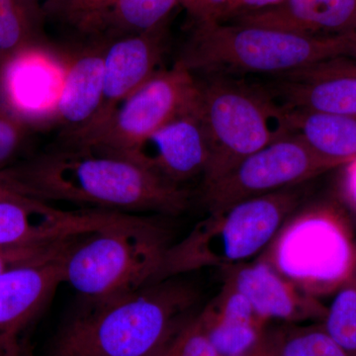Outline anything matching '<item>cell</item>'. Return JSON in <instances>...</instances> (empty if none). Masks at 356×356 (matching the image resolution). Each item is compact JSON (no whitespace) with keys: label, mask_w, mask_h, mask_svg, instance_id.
Instances as JSON below:
<instances>
[{"label":"cell","mask_w":356,"mask_h":356,"mask_svg":"<svg viewBox=\"0 0 356 356\" xmlns=\"http://www.w3.org/2000/svg\"><path fill=\"white\" fill-rule=\"evenodd\" d=\"M0 172L16 191L44 203L163 216L181 214L191 204V192L184 186L129 159L88 149L60 147Z\"/></svg>","instance_id":"6da1fadb"},{"label":"cell","mask_w":356,"mask_h":356,"mask_svg":"<svg viewBox=\"0 0 356 356\" xmlns=\"http://www.w3.org/2000/svg\"><path fill=\"white\" fill-rule=\"evenodd\" d=\"M179 276L86 299L58 332L50 356H154L200 302L197 285Z\"/></svg>","instance_id":"7a4b0ae2"},{"label":"cell","mask_w":356,"mask_h":356,"mask_svg":"<svg viewBox=\"0 0 356 356\" xmlns=\"http://www.w3.org/2000/svg\"><path fill=\"white\" fill-rule=\"evenodd\" d=\"M355 33L318 38L242 23H199L193 24L177 62L196 77L280 76L350 58Z\"/></svg>","instance_id":"3957f363"},{"label":"cell","mask_w":356,"mask_h":356,"mask_svg":"<svg viewBox=\"0 0 356 356\" xmlns=\"http://www.w3.org/2000/svg\"><path fill=\"white\" fill-rule=\"evenodd\" d=\"M305 184L208 212L181 242L170 245L154 281L204 267L238 266L261 254L283 222L301 208Z\"/></svg>","instance_id":"277c9868"},{"label":"cell","mask_w":356,"mask_h":356,"mask_svg":"<svg viewBox=\"0 0 356 356\" xmlns=\"http://www.w3.org/2000/svg\"><path fill=\"white\" fill-rule=\"evenodd\" d=\"M196 112L208 159L202 187L214 184L243 159L290 135L285 111L261 84L236 77H197Z\"/></svg>","instance_id":"5b68a950"},{"label":"cell","mask_w":356,"mask_h":356,"mask_svg":"<svg viewBox=\"0 0 356 356\" xmlns=\"http://www.w3.org/2000/svg\"><path fill=\"white\" fill-rule=\"evenodd\" d=\"M355 254L346 216L332 204H318L293 213L259 259L318 299L353 277Z\"/></svg>","instance_id":"8992f818"},{"label":"cell","mask_w":356,"mask_h":356,"mask_svg":"<svg viewBox=\"0 0 356 356\" xmlns=\"http://www.w3.org/2000/svg\"><path fill=\"white\" fill-rule=\"evenodd\" d=\"M168 241L165 229L144 218L92 234L67 257L65 282L86 299L138 289L156 280Z\"/></svg>","instance_id":"52a82bcc"},{"label":"cell","mask_w":356,"mask_h":356,"mask_svg":"<svg viewBox=\"0 0 356 356\" xmlns=\"http://www.w3.org/2000/svg\"><path fill=\"white\" fill-rule=\"evenodd\" d=\"M197 77L175 62L158 70L128 96L108 120L72 149L111 154L136 163L140 149L166 124L195 108Z\"/></svg>","instance_id":"ba28073f"},{"label":"cell","mask_w":356,"mask_h":356,"mask_svg":"<svg viewBox=\"0 0 356 356\" xmlns=\"http://www.w3.org/2000/svg\"><path fill=\"white\" fill-rule=\"evenodd\" d=\"M339 166L343 163L320 156L297 136L288 135L250 154L214 184L202 187L203 202L208 212H213L307 184Z\"/></svg>","instance_id":"9c48e42d"},{"label":"cell","mask_w":356,"mask_h":356,"mask_svg":"<svg viewBox=\"0 0 356 356\" xmlns=\"http://www.w3.org/2000/svg\"><path fill=\"white\" fill-rule=\"evenodd\" d=\"M67 64L41 44L0 65V105L30 128L55 121Z\"/></svg>","instance_id":"30bf717a"},{"label":"cell","mask_w":356,"mask_h":356,"mask_svg":"<svg viewBox=\"0 0 356 356\" xmlns=\"http://www.w3.org/2000/svg\"><path fill=\"white\" fill-rule=\"evenodd\" d=\"M282 108L356 118V60L341 57L261 84Z\"/></svg>","instance_id":"8fae6325"},{"label":"cell","mask_w":356,"mask_h":356,"mask_svg":"<svg viewBox=\"0 0 356 356\" xmlns=\"http://www.w3.org/2000/svg\"><path fill=\"white\" fill-rule=\"evenodd\" d=\"M166 26L108 40L104 55L102 102L90 127L65 147H74L102 127L117 107L158 72L165 56Z\"/></svg>","instance_id":"7c38bea8"},{"label":"cell","mask_w":356,"mask_h":356,"mask_svg":"<svg viewBox=\"0 0 356 356\" xmlns=\"http://www.w3.org/2000/svg\"><path fill=\"white\" fill-rule=\"evenodd\" d=\"M110 211H65L41 201L0 203V247L54 242L90 235L118 225Z\"/></svg>","instance_id":"4fadbf2b"},{"label":"cell","mask_w":356,"mask_h":356,"mask_svg":"<svg viewBox=\"0 0 356 356\" xmlns=\"http://www.w3.org/2000/svg\"><path fill=\"white\" fill-rule=\"evenodd\" d=\"M74 248L0 275L1 350L20 348L17 341L20 332L43 310L58 285L65 282V264Z\"/></svg>","instance_id":"5bb4252c"},{"label":"cell","mask_w":356,"mask_h":356,"mask_svg":"<svg viewBox=\"0 0 356 356\" xmlns=\"http://www.w3.org/2000/svg\"><path fill=\"white\" fill-rule=\"evenodd\" d=\"M225 280L243 294L267 323H322L327 313V307L318 298L307 294L259 257L226 268Z\"/></svg>","instance_id":"9a60e30c"},{"label":"cell","mask_w":356,"mask_h":356,"mask_svg":"<svg viewBox=\"0 0 356 356\" xmlns=\"http://www.w3.org/2000/svg\"><path fill=\"white\" fill-rule=\"evenodd\" d=\"M208 159L205 134L195 108L159 129L145 143L136 163L182 186L201 175Z\"/></svg>","instance_id":"2e32d148"},{"label":"cell","mask_w":356,"mask_h":356,"mask_svg":"<svg viewBox=\"0 0 356 356\" xmlns=\"http://www.w3.org/2000/svg\"><path fill=\"white\" fill-rule=\"evenodd\" d=\"M106 42H96L67 64L55 119L63 128V145L83 135L99 111Z\"/></svg>","instance_id":"e0dca14e"},{"label":"cell","mask_w":356,"mask_h":356,"mask_svg":"<svg viewBox=\"0 0 356 356\" xmlns=\"http://www.w3.org/2000/svg\"><path fill=\"white\" fill-rule=\"evenodd\" d=\"M228 22L273 28L318 38L356 32V0H284Z\"/></svg>","instance_id":"ac0fdd59"},{"label":"cell","mask_w":356,"mask_h":356,"mask_svg":"<svg viewBox=\"0 0 356 356\" xmlns=\"http://www.w3.org/2000/svg\"><path fill=\"white\" fill-rule=\"evenodd\" d=\"M199 313L220 356H236L248 350L266 331L268 324L227 280Z\"/></svg>","instance_id":"d6986e66"},{"label":"cell","mask_w":356,"mask_h":356,"mask_svg":"<svg viewBox=\"0 0 356 356\" xmlns=\"http://www.w3.org/2000/svg\"><path fill=\"white\" fill-rule=\"evenodd\" d=\"M284 111L290 135L297 136L315 153L343 165L356 161V118L304 110Z\"/></svg>","instance_id":"ffe728a7"},{"label":"cell","mask_w":356,"mask_h":356,"mask_svg":"<svg viewBox=\"0 0 356 356\" xmlns=\"http://www.w3.org/2000/svg\"><path fill=\"white\" fill-rule=\"evenodd\" d=\"M325 332L348 356H356V278L334 294L322 323Z\"/></svg>","instance_id":"44dd1931"},{"label":"cell","mask_w":356,"mask_h":356,"mask_svg":"<svg viewBox=\"0 0 356 356\" xmlns=\"http://www.w3.org/2000/svg\"><path fill=\"white\" fill-rule=\"evenodd\" d=\"M39 44L33 9L24 0H0V60L2 63L26 47Z\"/></svg>","instance_id":"7402d4cb"},{"label":"cell","mask_w":356,"mask_h":356,"mask_svg":"<svg viewBox=\"0 0 356 356\" xmlns=\"http://www.w3.org/2000/svg\"><path fill=\"white\" fill-rule=\"evenodd\" d=\"M278 356H348L321 323L278 329Z\"/></svg>","instance_id":"603a6c76"},{"label":"cell","mask_w":356,"mask_h":356,"mask_svg":"<svg viewBox=\"0 0 356 356\" xmlns=\"http://www.w3.org/2000/svg\"><path fill=\"white\" fill-rule=\"evenodd\" d=\"M199 312L185 321L154 356H220Z\"/></svg>","instance_id":"cb8c5ba5"},{"label":"cell","mask_w":356,"mask_h":356,"mask_svg":"<svg viewBox=\"0 0 356 356\" xmlns=\"http://www.w3.org/2000/svg\"><path fill=\"white\" fill-rule=\"evenodd\" d=\"M88 236H76L54 242L0 247V275L16 267L27 266L63 254L83 242Z\"/></svg>","instance_id":"d4e9b609"},{"label":"cell","mask_w":356,"mask_h":356,"mask_svg":"<svg viewBox=\"0 0 356 356\" xmlns=\"http://www.w3.org/2000/svg\"><path fill=\"white\" fill-rule=\"evenodd\" d=\"M31 128L0 105V170L19 151Z\"/></svg>","instance_id":"484cf974"},{"label":"cell","mask_w":356,"mask_h":356,"mask_svg":"<svg viewBox=\"0 0 356 356\" xmlns=\"http://www.w3.org/2000/svg\"><path fill=\"white\" fill-rule=\"evenodd\" d=\"M231 0H179L193 24L222 19Z\"/></svg>","instance_id":"4316f807"},{"label":"cell","mask_w":356,"mask_h":356,"mask_svg":"<svg viewBox=\"0 0 356 356\" xmlns=\"http://www.w3.org/2000/svg\"><path fill=\"white\" fill-rule=\"evenodd\" d=\"M283 1L284 0H231L220 22H228L245 14L271 8Z\"/></svg>","instance_id":"83f0119b"},{"label":"cell","mask_w":356,"mask_h":356,"mask_svg":"<svg viewBox=\"0 0 356 356\" xmlns=\"http://www.w3.org/2000/svg\"><path fill=\"white\" fill-rule=\"evenodd\" d=\"M278 329L264 332L259 341L236 356H278Z\"/></svg>","instance_id":"f1b7e54d"},{"label":"cell","mask_w":356,"mask_h":356,"mask_svg":"<svg viewBox=\"0 0 356 356\" xmlns=\"http://www.w3.org/2000/svg\"><path fill=\"white\" fill-rule=\"evenodd\" d=\"M34 199L26 197L22 195L19 192L16 191L15 189L11 186L8 182L2 177L0 172V203L1 202H19V203H30L33 202Z\"/></svg>","instance_id":"f546056e"},{"label":"cell","mask_w":356,"mask_h":356,"mask_svg":"<svg viewBox=\"0 0 356 356\" xmlns=\"http://www.w3.org/2000/svg\"><path fill=\"white\" fill-rule=\"evenodd\" d=\"M0 356H29L23 353L22 348H19L17 350L13 351L2 350L0 353Z\"/></svg>","instance_id":"4dcf8cb0"},{"label":"cell","mask_w":356,"mask_h":356,"mask_svg":"<svg viewBox=\"0 0 356 356\" xmlns=\"http://www.w3.org/2000/svg\"><path fill=\"white\" fill-rule=\"evenodd\" d=\"M24 1L26 2V4L30 7V8H32L33 10H34V6L35 4H37V2H38L39 0H24ZM51 1H53V0H47L46 6H48V4Z\"/></svg>","instance_id":"1f68e13d"},{"label":"cell","mask_w":356,"mask_h":356,"mask_svg":"<svg viewBox=\"0 0 356 356\" xmlns=\"http://www.w3.org/2000/svg\"><path fill=\"white\" fill-rule=\"evenodd\" d=\"M350 58L356 60V32L355 33V37H353V50H351Z\"/></svg>","instance_id":"d6a6232c"},{"label":"cell","mask_w":356,"mask_h":356,"mask_svg":"<svg viewBox=\"0 0 356 356\" xmlns=\"http://www.w3.org/2000/svg\"><path fill=\"white\" fill-rule=\"evenodd\" d=\"M353 277L356 278V254H355V270H353ZM351 277V278H353Z\"/></svg>","instance_id":"836d02e7"},{"label":"cell","mask_w":356,"mask_h":356,"mask_svg":"<svg viewBox=\"0 0 356 356\" xmlns=\"http://www.w3.org/2000/svg\"><path fill=\"white\" fill-rule=\"evenodd\" d=\"M355 205H356V192H355Z\"/></svg>","instance_id":"e575fe53"},{"label":"cell","mask_w":356,"mask_h":356,"mask_svg":"<svg viewBox=\"0 0 356 356\" xmlns=\"http://www.w3.org/2000/svg\"><path fill=\"white\" fill-rule=\"evenodd\" d=\"M2 350H1V348H0V353H1Z\"/></svg>","instance_id":"d590c367"},{"label":"cell","mask_w":356,"mask_h":356,"mask_svg":"<svg viewBox=\"0 0 356 356\" xmlns=\"http://www.w3.org/2000/svg\"><path fill=\"white\" fill-rule=\"evenodd\" d=\"M0 65H1V60H0Z\"/></svg>","instance_id":"8d00e7d4"}]
</instances>
